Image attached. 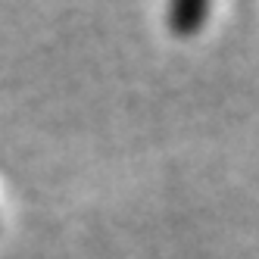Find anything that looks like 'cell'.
<instances>
[{
	"mask_svg": "<svg viewBox=\"0 0 259 259\" xmlns=\"http://www.w3.org/2000/svg\"><path fill=\"white\" fill-rule=\"evenodd\" d=\"M206 16H209V4H203V0H178L169 10V25L175 34H194Z\"/></svg>",
	"mask_w": 259,
	"mask_h": 259,
	"instance_id": "obj_1",
	"label": "cell"
}]
</instances>
